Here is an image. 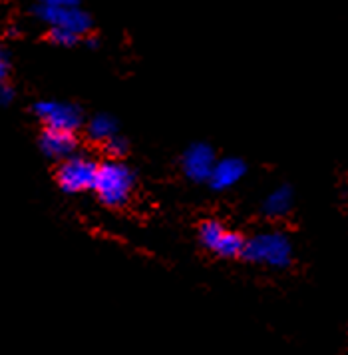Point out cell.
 Listing matches in <instances>:
<instances>
[{
	"label": "cell",
	"mask_w": 348,
	"mask_h": 355,
	"mask_svg": "<svg viewBox=\"0 0 348 355\" xmlns=\"http://www.w3.org/2000/svg\"><path fill=\"white\" fill-rule=\"evenodd\" d=\"M32 15L48 28L84 36L92 31V17L76 0H38L32 4Z\"/></svg>",
	"instance_id": "cell-1"
},
{
	"label": "cell",
	"mask_w": 348,
	"mask_h": 355,
	"mask_svg": "<svg viewBox=\"0 0 348 355\" xmlns=\"http://www.w3.org/2000/svg\"><path fill=\"white\" fill-rule=\"evenodd\" d=\"M241 258L253 263L269 266L275 270H285L293 261V243L285 232H279V230L259 232L249 240H245Z\"/></svg>",
	"instance_id": "cell-2"
},
{
	"label": "cell",
	"mask_w": 348,
	"mask_h": 355,
	"mask_svg": "<svg viewBox=\"0 0 348 355\" xmlns=\"http://www.w3.org/2000/svg\"><path fill=\"white\" fill-rule=\"evenodd\" d=\"M134 184H136V174L124 162L108 160L104 164H98L94 192L102 204L110 208H120L127 204Z\"/></svg>",
	"instance_id": "cell-3"
},
{
	"label": "cell",
	"mask_w": 348,
	"mask_h": 355,
	"mask_svg": "<svg viewBox=\"0 0 348 355\" xmlns=\"http://www.w3.org/2000/svg\"><path fill=\"white\" fill-rule=\"evenodd\" d=\"M98 164L88 156L74 154L72 158L60 162L56 170V182L66 194H80L86 190H94Z\"/></svg>",
	"instance_id": "cell-4"
},
{
	"label": "cell",
	"mask_w": 348,
	"mask_h": 355,
	"mask_svg": "<svg viewBox=\"0 0 348 355\" xmlns=\"http://www.w3.org/2000/svg\"><path fill=\"white\" fill-rule=\"evenodd\" d=\"M32 112L38 120L44 122L46 128L62 130V132H76L84 122V114L72 102H58V100H40L32 106Z\"/></svg>",
	"instance_id": "cell-5"
},
{
	"label": "cell",
	"mask_w": 348,
	"mask_h": 355,
	"mask_svg": "<svg viewBox=\"0 0 348 355\" xmlns=\"http://www.w3.org/2000/svg\"><path fill=\"white\" fill-rule=\"evenodd\" d=\"M215 152L205 142H195L185 148L181 154V170L185 178H190L195 184H203L211 176V170L215 166Z\"/></svg>",
	"instance_id": "cell-6"
},
{
	"label": "cell",
	"mask_w": 348,
	"mask_h": 355,
	"mask_svg": "<svg viewBox=\"0 0 348 355\" xmlns=\"http://www.w3.org/2000/svg\"><path fill=\"white\" fill-rule=\"evenodd\" d=\"M38 146H40V152L46 156L48 160L64 162L76 154L78 138L72 132L44 128L40 138H38Z\"/></svg>",
	"instance_id": "cell-7"
},
{
	"label": "cell",
	"mask_w": 348,
	"mask_h": 355,
	"mask_svg": "<svg viewBox=\"0 0 348 355\" xmlns=\"http://www.w3.org/2000/svg\"><path fill=\"white\" fill-rule=\"evenodd\" d=\"M245 174H247V164L241 158L227 156V158H221V160L215 162L207 184L215 192H223V190H229V188L237 186L239 182L245 178Z\"/></svg>",
	"instance_id": "cell-8"
},
{
	"label": "cell",
	"mask_w": 348,
	"mask_h": 355,
	"mask_svg": "<svg viewBox=\"0 0 348 355\" xmlns=\"http://www.w3.org/2000/svg\"><path fill=\"white\" fill-rule=\"evenodd\" d=\"M293 208V188L291 186H279L275 188L261 204V210L267 218H283Z\"/></svg>",
	"instance_id": "cell-9"
},
{
	"label": "cell",
	"mask_w": 348,
	"mask_h": 355,
	"mask_svg": "<svg viewBox=\"0 0 348 355\" xmlns=\"http://www.w3.org/2000/svg\"><path fill=\"white\" fill-rule=\"evenodd\" d=\"M243 248H245V238L239 234V232H233V230H223V234L217 238L215 245L211 248L213 254H217L219 258H241L243 256Z\"/></svg>",
	"instance_id": "cell-10"
},
{
	"label": "cell",
	"mask_w": 348,
	"mask_h": 355,
	"mask_svg": "<svg viewBox=\"0 0 348 355\" xmlns=\"http://www.w3.org/2000/svg\"><path fill=\"white\" fill-rule=\"evenodd\" d=\"M116 130H118V124H116L113 116L104 112L92 116V118L88 120V124H86V134H88V138L94 140V142H104V144H106L110 138L116 136Z\"/></svg>",
	"instance_id": "cell-11"
},
{
	"label": "cell",
	"mask_w": 348,
	"mask_h": 355,
	"mask_svg": "<svg viewBox=\"0 0 348 355\" xmlns=\"http://www.w3.org/2000/svg\"><path fill=\"white\" fill-rule=\"evenodd\" d=\"M106 154L110 156L111 160H118L122 162V158L127 154V150H129V144H127V140L124 138V136H113V138H110L108 142H106Z\"/></svg>",
	"instance_id": "cell-12"
},
{
	"label": "cell",
	"mask_w": 348,
	"mask_h": 355,
	"mask_svg": "<svg viewBox=\"0 0 348 355\" xmlns=\"http://www.w3.org/2000/svg\"><path fill=\"white\" fill-rule=\"evenodd\" d=\"M48 40L56 46H64V49H70L74 44H78L80 38L76 34L66 33V31H58V28H48Z\"/></svg>",
	"instance_id": "cell-13"
},
{
	"label": "cell",
	"mask_w": 348,
	"mask_h": 355,
	"mask_svg": "<svg viewBox=\"0 0 348 355\" xmlns=\"http://www.w3.org/2000/svg\"><path fill=\"white\" fill-rule=\"evenodd\" d=\"M15 100V90L6 80H0V106H8Z\"/></svg>",
	"instance_id": "cell-14"
},
{
	"label": "cell",
	"mask_w": 348,
	"mask_h": 355,
	"mask_svg": "<svg viewBox=\"0 0 348 355\" xmlns=\"http://www.w3.org/2000/svg\"><path fill=\"white\" fill-rule=\"evenodd\" d=\"M8 70H10V58H8V52L0 46V80H6Z\"/></svg>",
	"instance_id": "cell-15"
},
{
	"label": "cell",
	"mask_w": 348,
	"mask_h": 355,
	"mask_svg": "<svg viewBox=\"0 0 348 355\" xmlns=\"http://www.w3.org/2000/svg\"><path fill=\"white\" fill-rule=\"evenodd\" d=\"M88 46H92V49L98 46V40H95V38H88Z\"/></svg>",
	"instance_id": "cell-16"
}]
</instances>
